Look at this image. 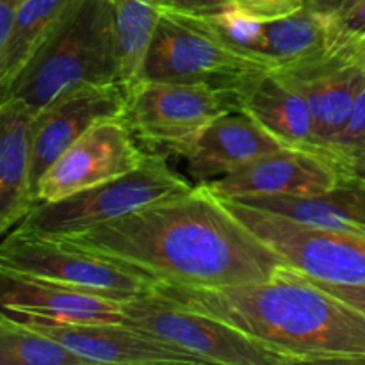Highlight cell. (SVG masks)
Instances as JSON below:
<instances>
[{
    "instance_id": "cell-10",
    "label": "cell",
    "mask_w": 365,
    "mask_h": 365,
    "mask_svg": "<svg viewBox=\"0 0 365 365\" xmlns=\"http://www.w3.org/2000/svg\"><path fill=\"white\" fill-rule=\"evenodd\" d=\"M146 155L120 118L98 121L43 173L36 185V203L57 202L121 177L141 166Z\"/></svg>"
},
{
    "instance_id": "cell-29",
    "label": "cell",
    "mask_w": 365,
    "mask_h": 365,
    "mask_svg": "<svg viewBox=\"0 0 365 365\" xmlns=\"http://www.w3.org/2000/svg\"><path fill=\"white\" fill-rule=\"evenodd\" d=\"M353 2H356V0H305V7L330 16V14H335L349 7Z\"/></svg>"
},
{
    "instance_id": "cell-15",
    "label": "cell",
    "mask_w": 365,
    "mask_h": 365,
    "mask_svg": "<svg viewBox=\"0 0 365 365\" xmlns=\"http://www.w3.org/2000/svg\"><path fill=\"white\" fill-rule=\"evenodd\" d=\"M280 148L287 146L277 141L252 116L234 110L214 120L175 155L184 159L195 184H207Z\"/></svg>"
},
{
    "instance_id": "cell-8",
    "label": "cell",
    "mask_w": 365,
    "mask_h": 365,
    "mask_svg": "<svg viewBox=\"0 0 365 365\" xmlns=\"http://www.w3.org/2000/svg\"><path fill=\"white\" fill-rule=\"evenodd\" d=\"M123 323L175 346L198 364L289 365L284 356L245 331L216 317L171 305L150 292L125 299Z\"/></svg>"
},
{
    "instance_id": "cell-16",
    "label": "cell",
    "mask_w": 365,
    "mask_h": 365,
    "mask_svg": "<svg viewBox=\"0 0 365 365\" xmlns=\"http://www.w3.org/2000/svg\"><path fill=\"white\" fill-rule=\"evenodd\" d=\"M123 302L70 285L0 273V307L18 317L66 324L123 323Z\"/></svg>"
},
{
    "instance_id": "cell-1",
    "label": "cell",
    "mask_w": 365,
    "mask_h": 365,
    "mask_svg": "<svg viewBox=\"0 0 365 365\" xmlns=\"http://www.w3.org/2000/svg\"><path fill=\"white\" fill-rule=\"evenodd\" d=\"M153 284L217 289L269 280L285 266L205 185L66 237H50Z\"/></svg>"
},
{
    "instance_id": "cell-18",
    "label": "cell",
    "mask_w": 365,
    "mask_h": 365,
    "mask_svg": "<svg viewBox=\"0 0 365 365\" xmlns=\"http://www.w3.org/2000/svg\"><path fill=\"white\" fill-rule=\"evenodd\" d=\"M36 113L24 102L0 103V237L36 205L31 182V135Z\"/></svg>"
},
{
    "instance_id": "cell-30",
    "label": "cell",
    "mask_w": 365,
    "mask_h": 365,
    "mask_svg": "<svg viewBox=\"0 0 365 365\" xmlns=\"http://www.w3.org/2000/svg\"><path fill=\"white\" fill-rule=\"evenodd\" d=\"M14 11H16V7L13 4L7 2V0H0V53H2L7 36H9L11 25H13Z\"/></svg>"
},
{
    "instance_id": "cell-14",
    "label": "cell",
    "mask_w": 365,
    "mask_h": 365,
    "mask_svg": "<svg viewBox=\"0 0 365 365\" xmlns=\"http://www.w3.org/2000/svg\"><path fill=\"white\" fill-rule=\"evenodd\" d=\"M309 106L319 153L344 128L365 86V66L339 53L277 68Z\"/></svg>"
},
{
    "instance_id": "cell-3",
    "label": "cell",
    "mask_w": 365,
    "mask_h": 365,
    "mask_svg": "<svg viewBox=\"0 0 365 365\" xmlns=\"http://www.w3.org/2000/svg\"><path fill=\"white\" fill-rule=\"evenodd\" d=\"M106 82H120L113 7L109 0H73L9 98L38 113L70 89Z\"/></svg>"
},
{
    "instance_id": "cell-2",
    "label": "cell",
    "mask_w": 365,
    "mask_h": 365,
    "mask_svg": "<svg viewBox=\"0 0 365 365\" xmlns=\"http://www.w3.org/2000/svg\"><path fill=\"white\" fill-rule=\"evenodd\" d=\"M148 292L245 331L289 365L365 364V314L287 266L257 284L217 289L153 284Z\"/></svg>"
},
{
    "instance_id": "cell-26",
    "label": "cell",
    "mask_w": 365,
    "mask_h": 365,
    "mask_svg": "<svg viewBox=\"0 0 365 365\" xmlns=\"http://www.w3.org/2000/svg\"><path fill=\"white\" fill-rule=\"evenodd\" d=\"M239 13L259 21L278 20L305 7V0H232Z\"/></svg>"
},
{
    "instance_id": "cell-23",
    "label": "cell",
    "mask_w": 365,
    "mask_h": 365,
    "mask_svg": "<svg viewBox=\"0 0 365 365\" xmlns=\"http://www.w3.org/2000/svg\"><path fill=\"white\" fill-rule=\"evenodd\" d=\"M0 365H84L0 307Z\"/></svg>"
},
{
    "instance_id": "cell-7",
    "label": "cell",
    "mask_w": 365,
    "mask_h": 365,
    "mask_svg": "<svg viewBox=\"0 0 365 365\" xmlns=\"http://www.w3.org/2000/svg\"><path fill=\"white\" fill-rule=\"evenodd\" d=\"M221 202L289 269L330 284L365 285V235L299 223L234 200Z\"/></svg>"
},
{
    "instance_id": "cell-22",
    "label": "cell",
    "mask_w": 365,
    "mask_h": 365,
    "mask_svg": "<svg viewBox=\"0 0 365 365\" xmlns=\"http://www.w3.org/2000/svg\"><path fill=\"white\" fill-rule=\"evenodd\" d=\"M114 18L118 70L125 89L141 78L150 39L163 14V0H109Z\"/></svg>"
},
{
    "instance_id": "cell-21",
    "label": "cell",
    "mask_w": 365,
    "mask_h": 365,
    "mask_svg": "<svg viewBox=\"0 0 365 365\" xmlns=\"http://www.w3.org/2000/svg\"><path fill=\"white\" fill-rule=\"evenodd\" d=\"M330 53L328 14L303 7L289 16L262 21L257 56L271 70Z\"/></svg>"
},
{
    "instance_id": "cell-24",
    "label": "cell",
    "mask_w": 365,
    "mask_h": 365,
    "mask_svg": "<svg viewBox=\"0 0 365 365\" xmlns=\"http://www.w3.org/2000/svg\"><path fill=\"white\" fill-rule=\"evenodd\" d=\"M319 153L335 164L341 178L365 180V86L356 98L348 123Z\"/></svg>"
},
{
    "instance_id": "cell-13",
    "label": "cell",
    "mask_w": 365,
    "mask_h": 365,
    "mask_svg": "<svg viewBox=\"0 0 365 365\" xmlns=\"http://www.w3.org/2000/svg\"><path fill=\"white\" fill-rule=\"evenodd\" d=\"M341 180L335 164L323 153L303 148H280L252 160L237 171L205 185L216 198L246 196H319Z\"/></svg>"
},
{
    "instance_id": "cell-11",
    "label": "cell",
    "mask_w": 365,
    "mask_h": 365,
    "mask_svg": "<svg viewBox=\"0 0 365 365\" xmlns=\"http://www.w3.org/2000/svg\"><path fill=\"white\" fill-rule=\"evenodd\" d=\"M18 319L63 346L84 365H200L187 353L130 324H66L32 317Z\"/></svg>"
},
{
    "instance_id": "cell-28",
    "label": "cell",
    "mask_w": 365,
    "mask_h": 365,
    "mask_svg": "<svg viewBox=\"0 0 365 365\" xmlns=\"http://www.w3.org/2000/svg\"><path fill=\"white\" fill-rule=\"evenodd\" d=\"M309 278V277H305ZM314 285L321 287L323 291L330 292V294L337 296L339 299L346 302L348 305L355 307L356 310L365 314V285H342V284H330V282H321L309 278Z\"/></svg>"
},
{
    "instance_id": "cell-31",
    "label": "cell",
    "mask_w": 365,
    "mask_h": 365,
    "mask_svg": "<svg viewBox=\"0 0 365 365\" xmlns=\"http://www.w3.org/2000/svg\"><path fill=\"white\" fill-rule=\"evenodd\" d=\"M339 56L348 57V59L356 61V63L364 64V66H365V38L362 39V41L359 43V45L353 46V48L349 50V52H346V53H339Z\"/></svg>"
},
{
    "instance_id": "cell-20",
    "label": "cell",
    "mask_w": 365,
    "mask_h": 365,
    "mask_svg": "<svg viewBox=\"0 0 365 365\" xmlns=\"http://www.w3.org/2000/svg\"><path fill=\"white\" fill-rule=\"evenodd\" d=\"M73 0H25L14 11L9 36L0 53V103L56 32Z\"/></svg>"
},
{
    "instance_id": "cell-4",
    "label": "cell",
    "mask_w": 365,
    "mask_h": 365,
    "mask_svg": "<svg viewBox=\"0 0 365 365\" xmlns=\"http://www.w3.org/2000/svg\"><path fill=\"white\" fill-rule=\"evenodd\" d=\"M192 187L168 164L164 153L150 152L141 166L121 177L57 202L36 203L16 227L43 237H66Z\"/></svg>"
},
{
    "instance_id": "cell-25",
    "label": "cell",
    "mask_w": 365,
    "mask_h": 365,
    "mask_svg": "<svg viewBox=\"0 0 365 365\" xmlns=\"http://www.w3.org/2000/svg\"><path fill=\"white\" fill-rule=\"evenodd\" d=\"M365 38V0H356L346 9L328 16L330 53H346Z\"/></svg>"
},
{
    "instance_id": "cell-5",
    "label": "cell",
    "mask_w": 365,
    "mask_h": 365,
    "mask_svg": "<svg viewBox=\"0 0 365 365\" xmlns=\"http://www.w3.org/2000/svg\"><path fill=\"white\" fill-rule=\"evenodd\" d=\"M234 110L241 109L232 86L139 81L127 89L120 120L146 148L175 155L214 120Z\"/></svg>"
},
{
    "instance_id": "cell-9",
    "label": "cell",
    "mask_w": 365,
    "mask_h": 365,
    "mask_svg": "<svg viewBox=\"0 0 365 365\" xmlns=\"http://www.w3.org/2000/svg\"><path fill=\"white\" fill-rule=\"evenodd\" d=\"M0 273L70 285L116 299L138 298L153 285L145 274L18 227L0 242Z\"/></svg>"
},
{
    "instance_id": "cell-19",
    "label": "cell",
    "mask_w": 365,
    "mask_h": 365,
    "mask_svg": "<svg viewBox=\"0 0 365 365\" xmlns=\"http://www.w3.org/2000/svg\"><path fill=\"white\" fill-rule=\"evenodd\" d=\"M234 202L314 227L365 235V180L344 177L319 196H246Z\"/></svg>"
},
{
    "instance_id": "cell-27",
    "label": "cell",
    "mask_w": 365,
    "mask_h": 365,
    "mask_svg": "<svg viewBox=\"0 0 365 365\" xmlns=\"http://www.w3.org/2000/svg\"><path fill=\"white\" fill-rule=\"evenodd\" d=\"M164 9L178 11L185 14H196V16H207V14L220 13L232 6V0H163Z\"/></svg>"
},
{
    "instance_id": "cell-12",
    "label": "cell",
    "mask_w": 365,
    "mask_h": 365,
    "mask_svg": "<svg viewBox=\"0 0 365 365\" xmlns=\"http://www.w3.org/2000/svg\"><path fill=\"white\" fill-rule=\"evenodd\" d=\"M127 89L120 82L82 84L38 110L31 135V182L36 185L53 160L86 130L107 118H120Z\"/></svg>"
},
{
    "instance_id": "cell-17",
    "label": "cell",
    "mask_w": 365,
    "mask_h": 365,
    "mask_svg": "<svg viewBox=\"0 0 365 365\" xmlns=\"http://www.w3.org/2000/svg\"><path fill=\"white\" fill-rule=\"evenodd\" d=\"M239 109L287 148L316 152L314 121L305 98L274 70L252 75L237 86Z\"/></svg>"
},
{
    "instance_id": "cell-32",
    "label": "cell",
    "mask_w": 365,
    "mask_h": 365,
    "mask_svg": "<svg viewBox=\"0 0 365 365\" xmlns=\"http://www.w3.org/2000/svg\"><path fill=\"white\" fill-rule=\"evenodd\" d=\"M7 2H11V4H13L14 7H18V6H20L21 2H25V0H7Z\"/></svg>"
},
{
    "instance_id": "cell-6",
    "label": "cell",
    "mask_w": 365,
    "mask_h": 365,
    "mask_svg": "<svg viewBox=\"0 0 365 365\" xmlns=\"http://www.w3.org/2000/svg\"><path fill=\"white\" fill-rule=\"evenodd\" d=\"M264 70L271 68L221 41L202 16L163 9L139 81L210 82L237 88Z\"/></svg>"
}]
</instances>
